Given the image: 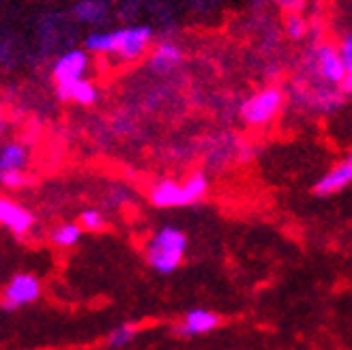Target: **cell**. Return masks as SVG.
<instances>
[{
  "label": "cell",
  "mask_w": 352,
  "mask_h": 350,
  "mask_svg": "<svg viewBox=\"0 0 352 350\" xmlns=\"http://www.w3.org/2000/svg\"><path fill=\"white\" fill-rule=\"evenodd\" d=\"M41 296V282L32 273H15L3 290V309L15 311L34 303Z\"/></svg>",
  "instance_id": "cell-5"
},
{
  "label": "cell",
  "mask_w": 352,
  "mask_h": 350,
  "mask_svg": "<svg viewBox=\"0 0 352 350\" xmlns=\"http://www.w3.org/2000/svg\"><path fill=\"white\" fill-rule=\"evenodd\" d=\"M181 63V50L172 45V43H162L157 45L155 52L151 54V69H155V72H170L172 67H176Z\"/></svg>",
  "instance_id": "cell-13"
},
{
  "label": "cell",
  "mask_w": 352,
  "mask_h": 350,
  "mask_svg": "<svg viewBox=\"0 0 352 350\" xmlns=\"http://www.w3.org/2000/svg\"><path fill=\"white\" fill-rule=\"evenodd\" d=\"M56 95L65 101H76L80 106H91L97 101V89L93 82L76 80V82H67V84H56Z\"/></svg>",
  "instance_id": "cell-11"
},
{
  "label": "cell",
  "mask_w": 352,
  "mask_h": 350,
  "mask_svg": "<svg viewBox=\"0 0 352 350\" xmlns=\"http://www.w3.org/2000/svg\"><path fill=\"white\" fill-rule=\"evenodd\" d=\"M82 226L76 223V221H67V223H60L56 226L54 230H52L50 239L54 245H58V248H74V245L80 243L82 239Z\"/></svg>",
  "instance_id": "cell-14"
},
{
  "label": "cell",
  "mask_w": 352,
  "mask_h": 350,
  "mask_svg": "<svg viewBox=\"0 0 352 350\" xmlns=\"http://www.w3.org/2000/svg\"><path fill=\"white\" fill-rule=\"evenodd\" d=\"M151 28L129 26L114 32H93L86 37V50L97 54H116L122 61H135L144 54L151 43Z\"/></svg>",
  "instance_id": "cell-1"
},
{
  "label": "cell",
  "mask_w": 352,
  "mask_h": 350,
  "mask_svg": "<svg viewBox=\"0 0 352 350\" xmlns=\"http://www.w3.org/2000/svg\"><path fill=\"white\" fill-rule=\"evenodd\" d=\"M342 89H344L346 93L352 95V72H348V76H346V80H344V84H342Z\"/></svg>",
  "instance_id": "cell-21"
},
{
  "label": "cell",
  "mask_w": 352,
  "mask_h": 350,
  "mask_svg": "<svg viewBox=\"0 0 352 350\" xmlns=\"http://www.w3.org/2000/svg\"><path fill=\"white\" fill-rule=\"evenodd\" d=\"M338 50H340V56H342L346 69H348V72H352V32H348L346 37L342 39Z\"/></svg>",
  "instance_id": "cell-19"
},
{
  "label": "cell",
  "mask_w": 352,
  "mask_h": 350,
  "mask_svg": "<svg viewBox=\"0 0 352 350\" xmlns=\"http://www.w3.org/2000/svg\"><path fill=\"white\" fill-rule=\"evenodd\" d=\"M140 333V327L135 322H122L118 327H114L110 333H108V346L118 350V348H125L129 346Z\"/></svg>",
  "instance_id": "cell-15"
},
{
  "label": "cell",
  "mask_w": 352,
  "mask_h": 350,
  "mask_svg": "<svg viewBox=\"0 0 352 350\" xmlns=\"http://www.w3.org/2000/svg\"><path fill=\"white\" fill-rule=\"evenodd\" d=\"M76 15L84 22H97V20H101L103 9L99 3H93V0H82V3L76 7Z\"/></svg>",
  "instance_id": "cell-17"
},
{
  "label": "cell",
  "mask_w": 352,
  "mask_h": 350,
  "mask_svg": "<svg viewBox=\"0 0 352 350\" xmlns=\"http://www.w3.org/2000/svg\"><path fill=\"white\" fill-rule=\"evenodd\" d=\"M316 65H318V74L331 82V84H344L348 69L340 56V50L333 45H320L318 54H316Z\"/></svg>",
  "instance_id": "cell-10"
},
{
  "label": "cell",
  "mask_w": 352,
  "mask_h": 350,
  "mask_svg": "<svg viewBox=\"0 0 352 350\" xmlns=\"http://www.w3.org/2000/svg\"><path fill=\"white\" fill-rule=\"evenodd\" d=\"M82 230L84 232H101L105 230V217L101 211H97V208H86V211L80 213V221Z\"/></svg>",
  "instance_id": "cell-16"
},
{
  "label": "cell",
  "mask_w": 352,
  "mask_h": 350,
  "mask_svg": "<svg viewBox=\"0 0 352 350\" xmlns=\"http://www.w3.org/2000/svg\"><path fill=\"white\" fill-rule=\"evenodd\" d=\"M348 185H352V151L338 166H333L329 172H324L322 177L316 181L311 191H314V196H318V198H329L333 194H338V191L346 189Z\"/></svg>",
  "instance_id": "cell-6"
},
{
  "label": "cell",
  "mask_w": 352,
  "mask_h": 350,
  "mask_svg": "<svg viewBox=\"0 0 352 350\" xmlns=\"http://www.w3.org/2000/svg\"><path fill=\"white\" fill-rule=\"evenodd\" d=\"M305 20L301 15H296V13H290L286 17V32L290 34L292 39H301L303 34H305Z\"/></svg>",
  "instance_id": "cell-18"
},
{
  "label": "cell",
  "mask_w": 352,
  "mask_h": 350,
  "mask_svg": "<svg viewBox=\"0 0 352 350\" xmlns=\"http://www.w3.org/2000/svg\"><path fill=\"white\" fill-rule=\"evenodd\" d=\"M88 69V56L82 50H72L63 54L56 65H54V80L56 84H67V82H76V80H84V74Z\"/></svg>",
  "instance_id": "cell-9"
},
{
  "label": "cell",
  "mask_w": 352,
  "mask_h": 350,
  "mask_svg": "<svg viewBox=\"0 0 352 350\" xmlns=\"http://www.w3.org/2000/svg\"><path fill=\"white\" fill-rule=\"evenodd\" d=\"M28 164V151L20 142H9L0 151V174L7 172H24Z\"/></svg>",
  "instance_id": "cell-12"
},
{
  "label": "cell",
  "mask_w": 352,
  "mask_h": 350,
  "mask_svg": "<svg viewBox=\"0 0 352 350\" xmlns=\"http://www.w3.org/2000/svg\"><path fill=\"white\" fill-rule=\"evenodd\" d=\"M0 181L7 189H17L24 185V172H7V174H0Z\"/></svg>",
  "instance_id": "cell-20"
},
{
  "label": "cell",
  "mask_w": 352,
  "mask_h": 350,
  "mask_svg": "<svg viewBox=\"0 0 352 350\" xmlns=\"http://www.w3.org/2000/svg\"><path fill=\"white\" fill-rule=\"evenodd\" d=\"M0 223L15 237H24L32 228L34 215L11 198H0Z\"/></svg>",
  "instance_id": "cell-8"
},
{
  "label": "cell",
  "mask_w": 352,
  "mask_h": 350,
  "mask_svg": "<svg viewBox=\"0 0 352 350\" xmlns=\"http://www.w3.org/2000/svg\"><path fill=\"white\" fill-rule=\"evenodd\" d=\"M187 252V237L176 226H164L155 230V234L146 241L144 260L151 269L162 275H170L183 265Z\"/></svg>",
  "instance_id": "cell-2"
},
{
  "label": "cell",
  "mask_w": 352,
  "mask_h": 350,
  "mask_svg": "<svg viewBox=\"0 0 352 350\" xmlns=\"http://www.w3.org/2000/svg\"><path fill=\"white\" fill-rule=\"evenodd\" d=\"M281 106H284V93L275 86H269V89H262L243 103L241 118L252 127H262L279 114Z\"/></svg>",
  "instance_id": "cell-4"
},
{
  "label": "cell",
  "mask_w": 352,
  "mask_h": 350,
  "mask_svg": "<svg viewBox=\"0 0 352 350\" xmlns=\"http://www.w3.org/2000/svg\"><path fill=\"white\" fill-rule=\"evenodd\" d=\"M217 327H219V314L204 307H193L183 314L181 322L174 327V333L179 338H196V336L210 333Z\"/></svg>",
  "instance_id": "cell-7"
},
{
  "label": "cell",
  "mask_w": 352,
  "mask_h": 350,
  "mask_svg": "<svg viewBox=\"0 0 352 350\" xmlns=\"http://www.w3.org/2000/svg\"><path fill=\"white\" fill-rule=\"evenodd\" d=\"M208 191V179L204 172H193L187 177V181L179 183L172 179L157 181L148 189V200L157 208H176V206H189L206 196Z\"/></svg>",
  "instance_id": "cell-3"
}]
</instances>
